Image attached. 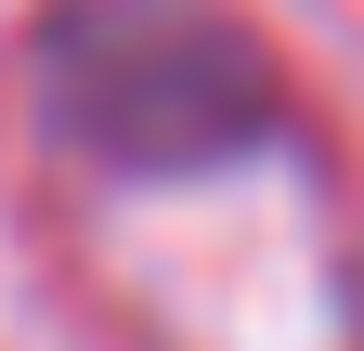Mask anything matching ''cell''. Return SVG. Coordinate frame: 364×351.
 I'll return each mask as SVG.
<instances>
[{"label":"cell","instance_id":"obj_1","mask_svg":"<svg viewBox=\"0 0 364 351\" xmlns=\"http://www.w3.org/2000/svg\"><path fill=\"white\" fill-rule=\"evenodd\" d=\"M26 104L105 169H208L287 117L221 0H53L26 39Z\"/></svg>","mask_w":364,"mask_h":351}]
</instances>
